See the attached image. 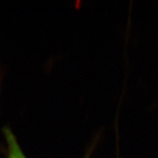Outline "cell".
I'll return each instance as SVG.
<instances>
[{"mask_svg": "<svg viewBox=\"0 0 158 158\" xmlns=\"http://www.w3.org/2000/svg\"><path fill=\"white\" fill-rule=\"evenodd\" d=\"M4 134L8 146L9 158H27L11 130L9 128H5L4 129Z\"/></svg>", "mask_w": 158, "mask_h": 158, "instance_id": "6da1fadb", "label": "cell"}, {"mask_svg": "<svg viewBox=\"0 0 158 158\" xmlns=\"http://www.w3.org/2000/svg\"><path fill=\"white\" fill-rule=\"evenodd\" d=\"M99 140H100V135H99V134H98V135H97L95 138H94V139L93 140V141H92V143H91V145L89 147L87 151L86 152V154H85L84 158H90L91 157V156H92V155L94 152V149H95L97 145H98Z\"/></svg>", "mask_w": 158, "mask_h": 158, "instance_id": "7a4b0ae2", "label": "cell"}, {"mask_svg": "<svg viewBox=\"0 0 158 158\" xmlns=\"http://www.w3.org/2000/svg\"><path fill=\"white\" fill-rule=\"evenodd\" d=\"M117 158H119V157H118H118Z\"/></svg>", "mask_w": 158, "mask_h": 158, "instance_id": "3957f363", "label": "cell"}]
</instances>
